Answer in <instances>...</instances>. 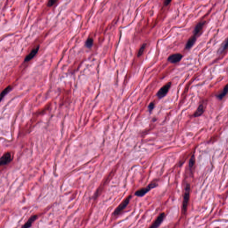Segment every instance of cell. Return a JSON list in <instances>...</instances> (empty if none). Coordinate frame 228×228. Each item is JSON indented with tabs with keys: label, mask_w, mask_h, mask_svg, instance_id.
<instances>
[{
	"label": "cell",
	"mask_w": 228,
	"mask_h": 228,
	"mask_svg": "<svg viewBox=\"0 0 228 228\" xmlns=\"http://www.w3.org/2000/svg\"><path fill=\"white\" fill-rule=\"evenodd\" d=\"M196 40H197V37L193 35L192 37H191L189 39L188 42L187 43L186 45V49H189L191 47H193V45L195 43Z\"/></svg>",
	"instance_id": "10"
},
{
	"label": "cell",
	"mask_w": 228,
	"mask_h": 228,
	"mask_svg": "<svg viewBox=\"0 0 228 228\" xmlns=\"http://www.w3.org/2000/svg\"><path fill=\"white\" fill-rule=\"evenodd\" d=\"M131 198V195L128 196V197H127V198L120 204V206H118L116 208L115 212H114V214L115 216L118 215V214H120L124 209H125V208H126L127 205L129 204Z\"/></svg>",
	"instance_id": "3"
},
{
	"label": "cell",
	"mask_w": 228,
	"mask_h": 228,
	"mask_svg": "<svg viewBox=\"0 0 228 228\" xmlns=\"http://www.w3.org/2000/svg\"><path fill=\"white\" fill-rule=\"evenodd\" d=\"M154 107H155V104H154V103H153V102H152V103H150L149 104V106L148 107V110H149V112H152V110H153V109H154Z\"/></svg>",
	"instance_id": "19"
},
{
	"label": "cell",
	"mask_w": 228,
	"mask_h": 228,
	"mask_svg": "<svg viewBox=\"0 0 228 228\" xmlns=\"http://www.w3.org/2000/svg\"><path fill=\"white\" fill-rule=\"evenodd\" d=\"M195 164V158L194 155H193L191 156L189 162V167L190 169L193 168L194 165Z\"/></svg>",
	"instance_id": "15"
},
{
	"label": "cell",
	"mask_w": 228,
	"mask_h": 228,
	"mask_svg": "<svg viewBox=\"0 0 228 228\" xmlns=\"http://www.w3.org/2000/svg\"><path fill=\"white\" fill-rule=\"evenodd\" d=\"M171 84H172V83L171 82H169L165 85H164L159 90L156 94L158 98L161 99L167 95V93L168 92V91L170 89V87H171Z\"/></svg>",
	"instance_id": "5"
},
{
	"label": "cell",
	"mask_w": 228,
	"mask_h": 228,
	"mask_svg": "<svg viewBox=\"0 0 228 228\" xmlns=\"http://www.w3.org/2000/svg\"><path fill=\"white\" fill-rule=\"evenodd\" d=\"M204 112V109L203 105H200L197 109V111H196L195 112L193 116L195 117L200 116L202 115Z\"/></svg>",
	"instance_id": "12"
},
{
	"label": "cell",
	"mask_w": 228,
	"mask_h": 228,
	"mask_svg": "<svg viewBox=\"0 0 228 228\" xmlns=\"http://www.w3.org/2000/svg\"><path fill=\"white\" fill-rule=\"evenodd\" d=\"M37 218V215H34L30 217L28 221L24 225V226H22L23 228H28V227H30L31 226L32 224L35 221Z\"/></svg>",
	"instance_id": "11"
},
{
	"label": "cell",
	"mask_w": 228,
	"mask_h": 228,
	"mask_svg": "<svg viewBox=\"0 0 228 228\" xmlns=\"http://www.w3.org/2000/svg\"><path fill=\"white\" fill-rule=\"evenodd\" d=\"M11 89H12V87H11V86H9L7 87H6L5 89H4V90L2 91L1 93L0 94V102L1 101L2 99L4 98V96H5L7 93L9 92V91L11 90Z\"/></svg>",
	"instance_id": "13"
},
{
	"label": "cell",
	"mask_w": 228,
	"mask_h": 228,
	"mask_svg": "<svg viewBox=\"0 0 228 228\" xmlns=\"http://www.w3.org/2000/svg\"><path fill=\"white\" fill-rule=\"evenodd\" d=\"M13 159V156L10 152H6L0 158V166L7 165L12 161Z\"/></svg>",
	"instance_id": "4"
},
{
	"label": "cell",
	"mask_w": 228,
	"mask_h": 228,
	"mask_svg": "<svg viewBox=\"0 0 228 228\" xmlns=\"http://www.w3.org/2000/svg\"><path fill=\"white\" fill-rule=\"evenodd\" d=\"M39 49V46L38 45L33 50H32L30 53L28 54L25 58L24 62H27L30 61L31 60L33 59L38 53Z\"/></svg>",
	"instance_id": "8"
},
{
	"label": "cell",
	"mask_w": 228,
	"mask_h": 228,
	"mask_svg": "<svg viewBox=\"0 0 228 228\" xmlns=\"http://www.w3.org/2000/svg\"><path fill=\"white\" fill-rule=\"evenodd\" d=\"M183 55L181 53H177L172 54L168 58V61L172 63H176L181 61Z\"/></svg>",
	"instance_id": "7"
},
{
	"label": "cell",
	"mask_w": 228,
	"mask_h": 228,
	"mask_svg": "<svg viewBox=\"0 0 228 228\" xmlns=\"http://www.w3.org/2000/svg\"><path fill=\"white\" fill-rule=\"evenodd\" d=\"M172 1V0H165V1H164V5H165V6H167V5H169V4L171 3Z\"/></svg>",
	"instance_id": "20"
},
{
	"label": "cell",
	"mask_w": 228,
	"mask_h": 228,
	"mask_svg": "<svg viewBox=\"0 0 228 228\" xmlns=\"http://www.w3.org/2000/svg\"><path fill=\"white\" fill-rule=\"evenodd\" d=\"M165 217V213L164 212H162L157 216L156 219L155 220L154 222L152 223L151 226H150V228H156L159 227L161 223L163 222L164 219Z\"/></svg>",
	"instance_id": "6"
},
{
	"label": "cell",
	"mask_w": 228,
	"mask_h": 228,
	"mask_svg": "<svg viewBox=\"0 0 228 228\" xmlns=\"http://www.w3.org/2000/svg\"><path fill=\"white\" fill-rule=\"evenodd\" d=\"M146 44L145 43L143 44L141 46V47L139 49V51L137 55L138 57H139L141 56L142 55L143 52H144L145 47H146Z\"/></svg>",
	"instance_id": "17"
},
{
	"label": "cell",
	"mask_w": 228,
	"mask_h": 228,
	"mask_svg": "<svg viewBox=\"0 0 228 228\" xmlns=\"http://www.w3.org/2000/svg\"><path fill=\"white\" fill-rule=\"evenodd\" d=\"M227 92H228V85L227 84V85L225 86V88H224V89H223L222 92H221L220 94L217 95V98H218V99H223V98L226 95Z\"/></svg>",
	"instance_id": "14"
},
{
	"label": "cell",
	"mask_w": 228,
	"mask_h": 228,
	"mask_svg": "<svg viewBox=\"0 0 228 228\" xmlns=\"http://www.w3.org/2000/svg\"><path fill=\"white\" fill-rule=\"evenodd\" d=\"M190 193V185L189 183H187L185 188V194L183 202V209L184 212H186L188 203L189 200Z\"/></svg>",
	"instance_id": "2"
},
{
	"label": "cell",
	"mask_w": 228,
	"mask_h": 228,
	"mask_svg": "<svg viewBox=\"0 0 228 228\" xmlns=\"http://www.w3.org/2000/svg\"><path fill=\"white\" fill-rule=\"evenodd\" d=\"M206 23V22H202L199 23L198 24H197L194 30L193 35L197 37V36L199 34L200 32L202 30L203 27L204 26V24Z\"/></svg>",
	"instance_id": "9"
},
{
	"label": "cell",
	"mask_w": 228,
	"mask_h": 228,
	"mask_svg": "<svg viewBox=\"0 0 228 228\" xmlns=\"http://www.w3.org/2000/svg\"><path fill=\"white\" fill-rule=\"evenodd\" d=\"M157 186H158V185L157 183L152 182L148 185L146 188H141V189L138 190L137 191H136L135 195L137 197H143L146 194L149 192L151 190L156 188Z\"/></svg>",
	"instance_id": "1"
},
{
	"label": "cell",
	"mask_w": 228,
	"mask_h": 228,
	"mask_svg": "<svg viewBox=\"0 0 228 228\" xmlns=\"http://www.w3.org/2000/svg\"><path fill=\"white\" fill-rule=\"evenodd\" d=\"M57 1L58 0H49L47 3V6L49 7H51V6H53Z\"/></svg>",
	"instance_id": "18"
},
{
	"label": "cell",
	"mask_w": 228,
	"mask_h": 228,
	"mask_svg": "<svg viewBox=\"0 0 228 228\" xmlns=\"http://www.w3.org/2000/svg\"><path fill=\"white\" fill-rule=\"evenodd\" d=\"M93 42H94V41L92 38H89L87 39L86 41V43H85L86 47L89 48L91 47L93 45Z\"/></svg>",
	"instance_id": "16"
}]
</instances>
